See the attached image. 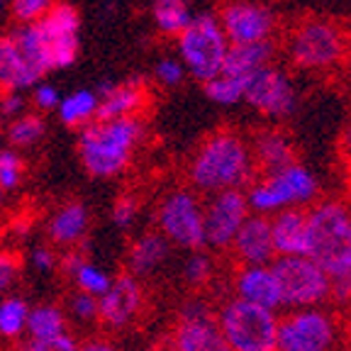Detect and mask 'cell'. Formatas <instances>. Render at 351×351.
<instances>
[{
  "mask_svg": "<svg viewBox=\"0 0 351 351\" xmlns=\"http://www.w3.org/2000/svg\"><path fill=\"white\" fill-rule=\"evenodd\" d=\"M188 186L215 195L222 191H247L256 178L252 144L234 130H217L193 152L186 169Z\"/></svg>",
  "mask_w": 351,
  "mask_h": 351,
  "instance_id": "6da1fadb",
  "label": "cell"
},
{
  "mask_svg": "<svg viewBox=\"0 0 351 351\" xmlns=\"http://www.w3.org/2000/svg\"><path fill=\"white\" fill-rule=\"evenodd\" d=\"M144 137H147V125L142 117L95 120L78 130V161L90 178L98 181L117 178L132 166Z\"/></svg>",
  "mask_w": 351,
  "mask_h": 351,
  "instance_id": "7a4b0ae2",
  "label": "cell"
},
{
  "mask_svg": "<svg viewBox=\"0 0 351 351\" xmlns=\"http://www.w3.org/2000/svg\"><path fill=\"white\" fill-rule=\"evenodd\" d=\"M307 258L335 278L351 269V205L337 197L307 208Z\"/></svg>",
  "mask_w": 351,
  "mask_h": 351,
  "instance_id": "3957f363",
  "label": "cell"
},
{
  "mask_svg": "<svg viewBox=\"0 0 351 351\" xmlns=\"http://www.w3.org/2000/svg\"><path fill=\"white\" fill-rule=\"evenodd\" d=\"M244 193L254 215L274 217L285 210H307L317 203L319 181L307 166L295 161L274 173H261Z\"/></svg>",
  "mask_w": 351,
  "mask_h": 351,
  "instance_id": "277c9868",
  "label": "cell"
},
{
  "mask_svg": "<svg viewBox=\"0 0 351 351\" xmlns=\"http://www.w3.org/2000/svg\"><path fill=\"white\" fill-rule=\"evenodd\" d=\"M230 47L232 44L219 25L217 12L210 10L195 12L191 25L176 37V56L186 66L188 76L200 83L213 81L222 73Z\"/></svg>",
  "mask_w": 351,
  "mask_h": 351,
  "instance_id": "5b68a950",
  "label": "cell"
},
{
  "mask_svg": "<svg viewBox=\"0 0 351 351\" xmlns=\"http://www.w3.org/2000/svg\"><path fill=\"white\" fill-rule=\"evenodd\" d=\"M285 54L300 71H332L349 54V37L337 22L310 17L291 29Z\"/></svg>",
  "mask_w": 351,
  "mask_h": 351,
  "instance_id": "8992f818",
  "label": "cell"
},
{
  "mask_svg": "<svg viewBox=\"0 0 351 351\" xmlns=\"http://www.w3.org/2000/svg\"><path fill=\"white\" fill-rule=\"evenodd\" d=\"M278 313L227 298L217 307V327L230 351H278Z\"/></svg>",
  "mask_w": 351,
  "mask_h": 351,
  "instance_id": "52a82bcc",
  "label": "cell"
},
{
  "mask_svg": "<svg viewBox=\"0 0 351 351\" xmlns=\"http://www.w3.org/2000/svg\"><path fill=\"white\" fill-rule=\"evenodd\" d=\"M154 219L156 232L171 247L188 254L205 249V200L191 186H178L164 193Z\"/></svg>",
  "mask_w": 351,
  "mask_h": 351,
  "instance_id": "ba28073f",
  "label": "cell"
},
{
  "mask_svg": "<svg viewBox=\"0 0 351 351\" xmlns=\"http://www.w3.org/2000/svg\"><path fill=\"white\" fill-rule=\"evenodd\" d=\"M47 73L49 69L32 25L0 34V90H32Z\"/></svg>",
  "mask_w": 351,
  "mask_h": 351,
  "instance_id": "9c48e42d",
  "label": "cell"
},
{
  "mask_svg": "<svg viewBox=\"0 0 351 351\" xmlns=\"http://www.w3.org/2000/svg\"><path fill=\"white\" fill-rule=\"evenodd\" d=\"M271 269L280 288V305L288 310L322 307L332 295V278L307 256L274 258Z\"/></svg>",
  "mask_w": 351,
  "mask_h": 351,
  "instance_id": "30bf717a",
  "label": "cell"
},
{
  "mask_svg": "<svg viewBox=\"0 0 351 351\" xmlns=\"http://www.w3.org/2000/svg\"><path fill=\"white\" fill-rule=\"evenodd\" d=\"M32 27L49 71H64L76 64L81 51V15L71 3H56Z\"/></svg>",
  "mask_w": 351,
  "mask_h": 351,
  "instance_id": "8fae6325",
  "label": "cell"
},
{
  "mask_svg": "<svg viewBox=\"0 0 351 351\" xmlns=\"http://www.w3.org/2000/svg\"><path fill=\"white\" fill-rule=\"evenodd\" d=\"M339 322L327 307L291 310L278 322V351H335Z\"/></svg>",
  "mask_w": 351,
  "mask_h": 351,
  "instance_id": "7c38bea8",
  "label": "cell"
},
{
  "mask_svg": "<svg viewBox=\"0 0 351 351\" xmlns=\"http://www.w3.org/2000/svg\"><path fill=\"white\" fill-rule=\"evenodd\" d=\"M169 351H230L217 327V307L200 295L183 300L169 335Z\"/></svg>",
  "mask_w": 351,
  "mask_h": 351,
  "instance_id": "4fadbf2b",
  "label": "cell"
},
{
  "mask_svg": "<svg viewBox=\"0 0 351 351\" xmlns=\"http://www.w3.org/2000/svg\"><path fill=\"white\" fill-rule=\"evenodd\" d=\"M244 103L266 120L283 122L291 120L298 112L300 93H298V86L291 73L285 71L283 66L271 64L249 78Z\"/></svg>",
  "mask_w": 351,
  "mask_h": 351,
  "instance_id": "5bb4252c",
  "label": "cell"
},
{
  "mask_svg": "<svg viewBox=\"0 0 351 351\" xmlns=\"http://www.w3.org/2000/svg\"><path fill=\"white\" fill-rule=\"evenodd\" d=\"M252 215L247 193L222 191L205 200V249L230 252L234 237Z\"/></svg>",
  "mask_w": 351,
  "mask_h": 351,
  "instance_id": "9a60e30c",
  "label": "cell"
},
{
  "mask_svg": "<svg viewBox=\"0 0 351 351\" xmlns=\"http://www.w3.org/2000/svg\"><path fill=\"white\" fill-rule=\"evenodd\" d=\"M217 20L230 44L271 42L278 17L258 0H225L217 10Z\"/></svg>",
  "mask_w": 351,
  "mask_h": 351,
  "instance_id": "2e32d148",
  "label": "cell"
},
{
  "mask_svg": "<svg viewBox=\"0 0 351 351\" xmlns=\"http://www.w3.org/2000/svg\"><path fill=\"white\" fill-rule=\"evenodd\" d=\"M144 302H147V295H144L142 280L132 278L127 274L117 276L110 285V291L103 298H98V322L105 324L108 329H127L139 319Z\"/></svg>",
  "mask_w": 351,
  "mask_h": 351,
  "instance_id": "e0dca14e",
  "label": "cell"
},
{
  "mask_svg": "<svg viewBox=\"0 0 351 351\" xmlns=\"http://www.w3.org/2000/svg\"><path fill=\"white\" fill-rule=\"evenodd\" d=\"M95 95L100 98L98 120H122V117H139L147 105V86L142 78L132 76L127 81H103L95 83Z\"/></svg>",
  "mask_w": 351,
  "mask_h": 351,
  "instance_id": "ac0fdd59",
  "label": "cell"
},
{
  "mask_svg": "<svg viewBox=\"0 0 351 351\" xmlns=\"http://www.w3.org/2000/svg\"><path fill=\"white\" fill-rule=\"evenodd\" d=\"M88 227H90V213L86 203L69 200L51 213L47 222V239L54 249H66V252L83 249L88 239Z\"/></svg>",
  "mask_w": 351,
  "mask_h": 351,
  "instance_id": "d6986e66",
  "label": "cell"
},
{
  "mask_svg": "<svg viewBox=\"0 0 351 351\" xmlns=\"http://www.w3.org/2000/svg\"><path fill=\"white\" fill-rule=\"evenodd\" d=\"M232 295L252 305L274 310V313L283 310L280 288L271 263L269 266H237L234 278H232Z\"/></svg>",
  "mask_w": 351,
  "mask_h": 351,
  "instance_id": "ffe728a7",
  "label": "cell"
},
{
  "mask_svg": "<svg viewBox=\"0 0 351 351\" xmlns=\"http://www.w3.org/2000/svg\"><path fill=\"white\" fill-rule=\"evenodd\" d=\"M230 254L239 266H269L274 263V237H271V219L263 215H249L239 234L234 237Z\"/></svg>",
  "mask_w": 351,
  "mask_h": 351,
  "instance_id": "44dd1931",
  "label": "cell"
},
{
  "mask_svg": "<svg viewBox=\"0 0 351 351\" xmlns=\"http://www.w3.org/2000/svg\"><path fill=\"white\" fill-rule=\"evenodd\" d=\"M171 244L159 232H144L130 241L125 254V274L137 280L152 278L156 271L164 269V263L171 256Z\"/></svg>",
  "mask_w": 351,
  "mask_h": 351,
  "instance_id": "7402d4cb",
  "label": "cell"
},
{
  "mask_svg": "<svg viewBox=\"0 0 351 351\" xmlns=\"http://www.w3.org/2000/svg\"><path fill=\"white\" fill-rule=\"evenodd\" d=\"M249 144H252L256 171H261V173H274V171H280L298 161L295 144H293L291 134L283 132L280 127L258 130Z\"/></svg>",
  "mask_w": 351,
  "mask_h": 351,
  "instance_id": "603a6c76",
  "label": "cell"
},
{
  "mask_svg": "<svg viewBox=\"0 0 351 351\" xmlns=\"http://www.w3.org/2000/svg\"><path fill=\"white\" fill-rule=\"evenodd\" d=\"M59 271L71 280L73 288L88 295L103 298L112 285V276L105 269H100L98 263L88 261L83 249H73V252H64L59 258Z\"/></svg>",
  "mask_w": 351,
  "mask_h": 351,
  "instance_id": "cb8c5ba5",
  "label": "cell"
},
{
  "mask_svg": "<svg viewBox=\"0 0 351 351\" xmlns=\"http://www.w3.org/2000/svg\"><path fill=\"white\" fill-rule=\"evenodd\" d=\"M271 219L276 258L307 254V210H285Z\"/></svg>",
  "mask_w": 351,
  "mask_h": 351,
  "instance_id": "d4e9b609",
  "label": "cell"
},
{
  "mask_svg": "<svg viewBox=\"0 0 351 351\" xmlns=\"http://www.w3.org/2000/svg\"><path fill=\"white\" fill-rule=\"evenodd\" d=\"M276 42H256V44H232L227 51L225 69L222 73L239 78H252L256 71L274 64L276 59Z\"/></svg>",
  "mask_w": 351,
  "mask_h": 351,
  "instance_id": "484cf974",
  "label": "cell"
},
{
  "mask_svg": "<svg viewBox=\"0 0 351 351\" xmlns=\"http://www.w3.org/2000/svg\"><path fill=\"white\" fill-rule=\"evenodd\" d=\"M98 105L100 98L95 95L93 88H76L61 98L56 115H59L61 125L71 127V130H83L86 125L98 120Z\"/></svg>",
  "mask_w": 351,
  "mask_h": 351,
  "instance_id": "4316f807",
  "label": "cell"
},
{
  "mask_svg": "<svg viewBox=\"0 0 351 351\" xmlns=\"http://www.w3.org/2000/svg\"><path fill=\"white\" fill-rule=\"evenodd\" d=\"M61 335H69V319H66L64 307L54 305V302H42V305L29 307V339H54V337Z\"/></svg>",
  "mask_w": 351,
  "mask_h": 351,
  "instance_id": "83f0119b",
  "label": "cell"
},
{
  "mask_svg": "<svg viewBox=\"0 0 351 351\" xmlns=\"http://www.w3.org/2000/svg\"><path fill=\"white\" fill-rule=\"evenodd\" d=\"M193 8L188 0H154L152 3V20L154 27L166 37H178L191 25Z\"/></svg>",
  "mask_w": 351,
  "mask_h": 351,
  "instance_id": "f1b7e54d",
  "label": "cell"
},
{
  "mask_svg": "<svg viewBox=\"0 0 351 351\" xmlns=\"http://www.w3.org/2000/svg\"><path fill=\"white\" fill-rule=\"evenodd\" d=\"M44 134H47V117L42 112H34V110H27L25 115L8 122L5 127L8 147L15 149V152L37 147L44 139Z\"/></svg>",
  "mask_w": 351,
  "mask_h": 351,
  "instance_id": "f546056e",
  "label": "cell"
},
{
  "mask_svg": "<svg viewBox=\"0 0 351 351\" xmlns=\"http://www.w3.org/2000/svg\"><path fill=\"white\" fill-rule=\"evenodd\" d=\"M29 305L22 298H0V339L17 341L27 335Z\"/></svg>",
  "mask_w": 351,
  "mask_h": 351,
  "instance_id": "4dcf8cb0",
  "label": "cell"
},
{
  "mask_svg": "<svg viewBox=\"0 0 351 351\" xmlns=\"http://www.w3.org/2000/svg\"><path fill=\"white\" fill-rule=\"evenodd\" d=\"M247 83H249V78L230 76V73H219L217 78L203 83V88H205V95H208V100H213L215 105L232 108V105L244 103Z\"/></svg>",
  "mask_w": 351,
  "mask_h": 351,
  "instance_id": "1f68e13d",
  "label": "cell"
},
{
  "mask_svg": "<svg viewBox=\"0 0 351 351\" xmlns=\"http://www.w3.org/2000/svg\"><path fill=\"white\" fill-rule=\"evenodd\" d=\"M215 258L210 256L208 252H191L186 256V261H183V280H186L188 288H193V291H200V288H205V285L210 283V280L215 278Z\"/></svg>",
  "mask_w": 351,
  "mask_h": 351,
  "instance_id": "d6a6232c",
  "label": "cell"
},
{
  "mask_svg": "<svg viewBox=\"0 0 351 351\" xmlns=\"http://www.w3.org/2000/svg\"><path fill=\"white\" fill-rule=\"evenodd\" d=\"M25 171H27V166H25L20 152L10 147L0 149V191L12 193L15 188H20L25 181Z\"/></svg>",
  "mask_w": 351,
  "mask_h": 351,
  "instance_id": "836d02e7",
  "label": "cell"
},
{
  "mask_svg": "<svg viewBox=\"0 0 351 351\" xmlns=\"http://www.w3.org/2000/svg\"><path fill=\"white\" fill-rule=\"evenodd\" d=\"M54 5L56 0H10L8 12L15 27H29V25H37Z\"/></svg>",
  "mask_w": 351,
  "mask_h": 351,
  "instance_id": "e575fe53",
  "label": "cell"
},
{
  "mask_svg": "<svg viewBox=\"0 0 351 351\" xmlns=\"http://www.w3.org/2000/svg\"><path fill=\"white\" fill-rule=\"evenodd\" d=\"M188 71L186 66L181 64L178 56H161L156 64H154V81L164 88H176L186 81Z\"/></svg>",
  "mask_w": 351,
  "mask_h": 351,
  "instance_id": "d590c367",
  "label": "cell"
},
{
  "mask_svg": "<svg viewBox=\"0 0 351 351\" xmlns=\"http://www.w3.org/2000/svg\"><path fill=\"white\" fill-rule=\"evenodd\" d=\"M139 217V200L132 193H122L120 197H115V203L110 208V219L112 225L120 230H130Z\"/></svg>",
  "mask_w": 351,
  "mask_h": 351,
  "instance_id": "8d00e7d4",
  "label": "cell"
},
{
  "mask_svg": "<svg viewBox=\"0 0 351 351\" xmlns=\"http://www.w3.org/2000/svg\"><path fill=\"white\" fill-rule=\"evenodd\" d=\"M61 98H64V95L59 93V88L49 81H39L37 86L29 90V105L34 108V112H42V115L54 112V110L59 108Z\"/></svg>",
  "mask_w": 351,
  "mask_h": 351,
  "instance_id": "74e56055",
  "label": "cell"
},
{
  "mask_svg": "<svg viewBox=\"0 0 351 351\" xmlns=\"http://www.w3.org/2000/svg\"><path fill=\"white\" fill-rule=\"evenodd\" d=\"M69 313H71V317H76L78 322H98V317H100L98 298L88 295V293H81V291H73L71 298H69Z\"/></svg>",
  "mask_w": 351,
  "mask_h": 351,
  "instance_id": "f35d334b",
  "label": "cell"
},
{
  "mask_svg": "<svg viewBox=\"0 0 351 351\" xmlns=\"http://www.w3.org/2000/svg\"><path fill=\"white\" fill-rule=\"evenodd\" d=\"M15 351H78V341L71 335H61L54 339H22Z\"/></svg>",
  "mask_w": 351,
  "mask_h": 351,
  "instance_id": "ab89813d",
  "label": "cell"
},
{
  "mask_svg": "<svg viewBox=\"0 0 351 351\" xmlns=\"http://www.w3.org/2000/svg\"><path fill=\"white\" fill-rule=\"evenodd\" d=\"M20 269H22L20 256L15 252H10V249H0V295L8 293L17 283Z\"/></svg>",
  "mask_w": 351,
  "mask_h": 351,
  "instance_id": "60d3db41",
  "label": "cell"
},
{
  "mask_svg": "<svg viewBox=\"0 0 351 351\" xmlns=\"http://www.w3.org/2000/svg\"><path fill=\"white\" fill-rule=\"evenodd\" d=\"M27 103L25 93H15V90H0V120H17L20 115L27 112Z\"/></svg>",
  "mask_w": 351,
  "mask_h": 351,
  "instance_id": "b9f144b4",
  "label": "cell"
},
{
  "mask_svg": "<svg viewBox=\"0 0 351 351\" xmlns=\"http://www.w3.org/2000/svg\"><path fill=\"white\" fill-rule=\"evenodd\" d=\"M59 258L61 256L54 252L51 244H37V247L32 249V254H29L32 266L37 271H42V274H54V271L59 269Z\"/></svg>",
  "mask_w": 351,
  "mask_h": 351,
  "instance_id": "7bdbcfd3",
  "label": "cell"
},
{
  "mask_svg": "<svg viewBox=\"0 0 351 351\" xmlns=\"http://www.w3.org/2000/svg\"><path fill=\"white\" fill-rule=\"evenodd\" d=\"M329 300H335L337 305H351V269L332 278V295H329Z\"/></svg>",
  "mask_w": 351,
  "mask_h": 351,
  "instance_id": "ee69618b",
  "label": "cell"
},
{
  "mask_svg": "<svg viewBox=\"0 0 351 351\" xmlns=\"http://www.w3.org/2000/svg\"><path fill=\"white\" fill-rule=\"evenodd\" d=\"M78 351H117V346L105 337H93L78 344Z\"/></svg>",
  "mask_w": 351,
  "mask_h": 351,
  "instance_id": "f6af8a7d",
  "label": "cell"
},
{
  "mask_svg": "<svg viewBox=\"0 0 351 351\" xmlns=\"http://www.w3.org/2000/svg\"><path fill=\"white\" fill-rule=\"evenodd\" d=\"M339 147H341V159H344L346 171H349V176H351V122L344 127V132H341Z\"/></svg>",
  "mask_w": 351,
  "mask_h": 351,
  "instance_id": "bcb514c9",
  "label": "cell"
},
{
  "mask_svg": "<svg viewBox=\"0 0 351 351\" xmlns=\"http://www.w3.org/2000/svg\"><path fill=\"white\" fill-rule=\"evenodd\" d=\"M8 8H10V0H0V15H3Z\"/></svg>",
  "mask_w": 351,
  "mask_h": 351,
  "instance_id": "7dc6e473",
  "label": "cell"
},
{
  "mask_svg": "<svg viewBox=\"0 0 351 351\" xmlns=\"http://www.w3.org/2000/svg\"><path fill=\"white\" fill-rule=\"evenodd\" d=\"M3 134H5V127H3V120H0V137H3Z\"/></svg>",
  "mask_w": 351,
  "mask_h": 351,
  "instance_id": "c3c4849f",
  "label": "cell"
},
{
  "mask_svg": "<svg viewBox=\"0 0 351 351\" xmlns=\"http://www.w3.org/2000/svg\"><path fill=\"white\" fill-rule=\"evenodd\" d=\"M3 197H5V193H3V191H0V203H3Z\"/></svg>",
  "mask_w": 351,
  "mask_h": 351,
  "instance_id": "681fc988",
  "label": "cell"
}]
</instances>
